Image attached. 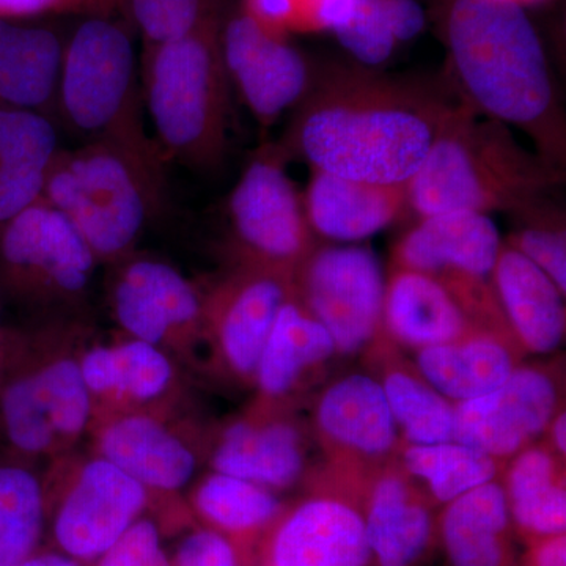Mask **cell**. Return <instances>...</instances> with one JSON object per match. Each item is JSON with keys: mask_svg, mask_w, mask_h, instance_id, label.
Masks as SVG:
<instances>
[{"mask_svg": "<svg viewBox=\"0 0 566 566\" xmlns=\"http://www.w3.org/2000/svg\"><path fill=\"white\" fill-rule=\"evenodd\" d=\"M282 150L316 172L376 185H408L427 158L450 104L364 70L312 81Z\"/></svg>", "mask_w": 566, "mask_h": 566, "instance_id": "1", "label": "cell"}, {"mask_svg": "<svg viewBox=\"0 0 566 566\" xmlns=\"http://www.w3.org/2000/svg\"><path fill=\"white\" fill-rule=\"evenodd\" d=\"M446 35L468 106L523 129L536 153L560 167L564 120L542 41L523 7L510 0H450Z\"/></svg>", "mask_w": 566, "mask_h": 566, "instance_id": "2", "label": "cell"}, {"mask_svg": "<svg viewBox=\"0 0 566 566\" xmlns=\"http://www.w3.org/2000/svg\"><path fill=\"white\" fill-rule=\"evenodd\" d=\"M560 182V167L524 150L502 123L480 120L468 104L450 106L422 166L406 185L420 216L526 212Z\"/></svg>", "mask_w": 566, "mask_h": 566, "instance_id": "3", "label": "cell"}, {"mask_svg": "<svg viewBox=\"0 0 566 566\" xmlns=\"http://www.w3.org/2000/svg\"><path fill=\"white\" fill-rule=\"evenodd\" d=\"M163 153L109 140L55 153L41 199L74 227L98 262H122L158 214L166 193Z\"/></svg>", "mask_w": 566, "mask_h": 566, "instance_id": "4", "label": "cell"}, {"mask_svg": "<svg viewBox=\"0 0 566 566\" xmlns=\"http://www.w3.org/2000/svg\"><path fill=\"white\" fill-rule=\"evenodd\" d=\"M221 10L178 39L150 44L144 93L164 156L192 169L221 163L230 118Z\"/></svg>", "mask_w": 566, "mask_h": 566, "instance_id": "5", "label": "cell"}, {"mask_svg": "<svg viewBox=\"0 0 566 566\" xmlns=\"http://www.w3.org/2000/svg\"><path fill=\"white\" fill-rule=\"evenodd\" d=\"M55 114L87 142L109 140L163 153L142 120L132 39L106 18L85 21L66 44Z\"/></svg>", "mask_w": 566, "mask_h": 566, "instance_id": "6", "label": "cell"}, {"mask_svg": "<svg viewBox=\"0 0 566 566\" xmlns=\"http://www.w3.org/2000/svg\"><path fill=\"white\" fill-rule=\"evenodd\" d=\"M93 409L80 357L40 356L14 331L0 374V438L10 455L29 461L62 452L84 433Z\"/></svg>", "mask_w": 566, "mask_h": 566, "instance_id": "7", "label": "cell"}, {"mask_svg": "<svg viewBox=\"0 0 566 566\" xmlns=\"http://www.w3.org/2000/svg\"><path fill=\"white\" fill-rule=\"evenodd\" d=\"M96 262L81 234L43 199L0 229V294L13 303H77Z\"/></svg>", "mask_w": 566, "mask_h": 566, "instance_id": "8", "label": "cell"}, {"mask_svg": "<svg viewBox=\"0 0 566 566\" xmlns=\"http://www.w3.org/2000/svg\"><path fill=\"white\" fill-rule=\"evenodd\" d=\"M285 161L281 147L256 153L234 186L229 214L249 263L294 277L311 255L312 229Z\"/></svg>", "mask_w": 566, "mask_h": 566, "instance_id": "9", "label": "cell"}, {"mask_svg": "<svg viewBox=\"0 0 566 566\" xmlns=\"http://www.w3.org/2000/svg\"><path fill=\"white\" fill-rule=\"evenodd\" d=\"M296 274L300 303L329 333L337 352H357L374 338L386 296L385 274L374 252L319 249L311 252Z\"/></svg>", "mask_w": 566, "mask_h": 566, "instance_id": "10", "label": "cell"}, {"mask_svg": "<svg viewBox=\"0 0 566 566\" xmlns=\"http://www.w3.org/2000/svg\"><path fill=\"white\" fill-rule=\"evenodd\" d=\"M147 488L102 457L81 465L63 494L54 520V536L74 560L99 558L140 520Z\"/></svg>", "mask_w": 566, "mask_h": 566, "instance_id": "11", "label": "cell"}, {"mask_svg": "<svg viewBox=\"0 0 566 566\" xmlns=\"http://www.w3.org/2000/svg\"><path fill=\"white\" fill-rule=\"evenodd\" d=\"M502 240L490 216L453 211L428 216L397 248L398 268L439 279L460 304L479 301L480 286L493 274Z\"/></svg>", "mask_w": 566, "mask_h": 566, "instance_id": "12", "label": "cell"}, {"mask_svg": "<svg viewBox=\"0 0 566 566\" xmlns=\"http://www.w3.org/2000/svg\"><path fill=\"white\" fill-rule=\"evenodd\" d=\"M221 44L230 82L263 126L273 125L311 88L314 77L303 54L243 11L222 24Z\"/></svg>", "mask_w": 566, "mask_h": 566, "instance_id": "13", "label": "cell"}, {"mask_svg": "<svg viewBox=\"0 0 566 566\" xmlns=\"http://www.w3.org/2000/svg\"><path fill=\"white\" fill-rule=\"evenodd\" d=\"M123 262L112 285V308L128 337L166 349L199 333L203 301L180 271L148 256Z\"/></svg>", "mask_w": 566, "mask_h": 566, "instance_id": "14", "label": "cell"}, {"mask_svg": "<svg viewBox=\"0 0 566 566\" xmlns=\"http://www.w3.org/2000/svg\"><path fill=\"white\" fill-rule=\"evenodd\" d=\"M557 390L549 376L515 368L493 392L455 406L453 441L493 458L515 455L553 419Z\"/></svg>", "mask_w": 566, "mask_h": 566, "instance_id": "15", "label": "cell"}, {"mask_svg": "<svg viewBox=\"0 0 566 566\" xmlns=\"http://www.w3.org/2000/svg\"><path fill=\"white\" fill-rule=\"evenodd\" d=\"M293 279L248 262L210 301H203V322L214 331L227 363L238 374H255L275 316L294 292Z\"/></svg>", "mask_w": 566, "mask_h": 566, "instance_id": "16", "label": "cell"}, {"mask_svg": "<svg viewBox=\"0 0 566 566\" xmlns=\"http://www.w3.org/2000/svg\"><path fill=\"white\" fill-rule=\"evenodd\" d=\"M364 516L337 499H312L283 520L270 566H368Z\"/></svg>", "mask_w": 566, "mask_h": 566, "instance_id": "17", "label": "cell"}, {"mask_svg": "<svg viewBox=\"0 0 566 566\" xmlns=\"http://www.w3.org/2000/svg\"><path fill=\"white\" fill-rule=\"evenodd\" d=\"M98 457L117 465L148 491L181 490L196 472V455L156 417L117 415L103 424Z\"/></svg>", "mask_w": 566, "mask_h": 566, "instance_id": "18", "label": "cell"}, {"mask_svg": "<svg viewBox=\"0 0 566 566\" xmlns=\"http://www.w3.org/2000/svg\"><path fill=\"white\" fill-rule=\"evenodd\" d=\"M406 207V185H376L316 170L304 197L311 229L337 241H359L381 232Z\"/></svg>", "mask_w": 566, "mask_h": 566, "instance_id": "19", "label": "cell"}, {"mask_svg": "<svg viewBox=\"0 0 566 566\" xmlns=\"http://www.w3.org/2000/svg\"><path fill=\"white\" fill-rule=\"evenodd\" d=\"M495 301L531 352H554L564 340V293L523 253L502 245L494 264Z\"/></svg>", "mask_w": 566, "mask_h": 566, "instance_id": "20", "label": "cell"}, {"mask_svg": "<svg viewBox=\"0 0 566 566\" xmlns=\"http://www.w3.org/2000/svg\"><path fill=\"white\" fill-rule=\"evenodd\" d=\"M63 51L54 32L0 18V106L36 112L51 120Z\"/></svg>", "mask_w": 566, "mask_h": 566, "instance_id": "21", "label": "cell"}, {"mask_svg": "<svg viewBox=\"0 0 566 566\" xmlns=\"http://www.w3.org/2000/svg\"><path fill=\"white\" fill-rule=\"evenodd\" d=\"M382 323L395 338L420 349L461 340L468 329L465 311L444 283L406 268L386 285Z\"/></svg>", "mask_w": 566, "mask_h": 566, "instance_id": "22", "label": "cell"}, {"mask_svg": "<svg viewBox=\"0 0 566 566\" xmlns=\"http://www.w3.org/2000/svg\"><path fill=\"white\" fill-rule=\"evenodd\" d=\"M80 365L93 403L104 401L117 408L151 403L174 381V365L164 349L132 337L93 346L82 354Z\"/></svg>", "mask_w": 566, "mask_h": 566, "instance_id": "23", "label": "cell"}, {"mask_svg": "<svg viewBox=\"0 0 566 566\" xmlns=\"http://www.w3.org/2000/svg\"><path fill=\"white\" fill-rule=\"evenodd\" d=\"M510 520L505 490L495 482L449 502L441 536L450 566H506Z\"/></svg>", "mask_w": 566, "mask_h": 566, "instance_id": "24", "label": "cell"}, {"mask_svg": "<svg viewBox=\"0 0 566 566\" xmlns=\"http://www.w3.org/2000/svg\"><path fill=\"white\" fill-rule=\"evenodd\" d=\"M316 419L327 438L365 455L389 452L397 436L382 385L365 375L348 376L331 386Z\"/></svg>", "mask_w": 566, "mask_h": 566, "instance_id": "25", "label": "cell"}, {"mask_svg": "<svg viewBox=\"0 0 566 566\" xmlns=\"http://www.w3.org/2000/svg\"><path fill=\"white\" fill-rule=\"evenodd\" d=\"M212 465L216 472L268 490L293 485L303 471L300 436L286 423L233 424L222 436Z\"/></svg>", "mask_w": 566, "mask_h": 566, "instance_id": "26", "label": "cell"}, {"mask_svg": "<svg viewBox=\"0 0 566 566\" xmlns=\"http://www.w3.org/2000/svg\"><path fill=\"white\" fill-rule=\"evenodd\" d=\"M417 364L424 381L457 403L493 392L515 370L509 349L491 337L427 346Z\"/></svg>", "mask_w": 566, "mask_h": 566, "instance_id": "27", "label": "cell"}, {"mask_svg": "<svg viewBox=\"0 0 566 566\" xmlns=\"http://www.w3.org/2000/svg\"><path fill=\"white\" fill-rule=\"evenodd\" d=\"M335 352L333 337L305 311L293 292L275 316L253 375L268 397H281L307 368L324 363Z\"/></svg>", "mask_w": 566, "mask_h": 566, "instance_id": "28", "label": "cell"}, {"mask_svg": "<svg viewBox=\"0 0 566 566\" xmlns=\"http://www.w3.org/2000/svg\"><path fill=\"white\" fill-rule=\"evenodd\" d=\"M371 558L378 566H412L431 538V516L400 476L376 483L364 516Z\"/></svg>", "mask_w": 566, "mask_h": 566, "instance_id": "29", "label": "cell"}, {"mask_svg": "<svg viewBox=\"0 0 566 566\" xmlns=\"http://www.w3.org/2000/svg\"><path fill=\"white\" fill-rule=\"evenodd\" d=\"M46 521V491L28 460L0 458V566L39 553Z\"/></svg>", "mask_w": 566, "mask_h": 566, "instance_id": "30", "label": "cell"}, {"mask_svg": "<svg viewBox=\"0 0 566 566\" xmlns=\"http://www.w3.org/2000/svg\"><path fill=\"white\" fill-rule=\"evenodd\" d=\"M510 516L528 534L565 535L566 493L553 457L542 449L521 453L506 479Z\"/></svg>", "mask_w": 566, "mask_h": 566, "instance_id": "31", "label": "cell"}, {"mask_svg": "<svg viewBox=\"0 0 566 566\" xmlns=\"http://www.w3.org/2000/svg\"><path fill=\"white\" fill-rule=\"evenodd\" d=\"M424 14L416 0H354L334 33L356 61L374 66L422 32Z\"/></svg>", "mask_w": 566, "mask_h": 566, "instance_id": "32", "label": "cell"}, {"mask_svg": "<svg viewBox=\"0 0 566 566\" xmlns=\"http://www.w3.org/2000/svg\"><path fill=\"white\" fill-rule=\"evenodd\" d=\"M405 464L412 475L424 480L434 497L444 504L494 482L497 474L495 458L457 441L411 444L406 449Z\"/></svg>", "mask_w": 566, "mask_h": 566, "instance_id": "33", "label": "cell"}, {"mask_svg": "<svg viewBox=\"0 0 566 566\" xmlns=\"http://www.w3.org/2000/svg\"><path fill=\"white\" fill-rule=\"evenodd\" d=\"M382 389L395 423L403 430L411 444L453 441L455 406L427 381L403 371H394L387 376Z\"/></svg>", "mask_w": 566, "mask_h": 566, "instance_id": "34", "label": "cell"}, {"mask_svg": "<svg viewBox=\"0 0 566 566\" xmlns=\"http://www.w3.org/2000/svg\"><path fill=\"white\" fill-rule=\"evenodd\" d=\"M196 506L210 523L229 532L262 527L281 509L268 488L221 472L203 480L196 493Z\"/></svg>", "mask_w": 566, "mask_h": 566, "instance_id": "35", "label": "cell"}, {"mask_svg": "<svg viewBox=\"0 0 566 566\" xmlns=\"http://www.w3.org/2000/svg\"><path fill=\"white\" fill-rule=\"evenodd\" d=\"M59 151L54 123L36 112L0 106V175L48 170Z\"/></svg>", "mask_w": 566, "mask_h": 566, "instance_id": "36", "label": "cell"}, {"mask_svg": "<svg viewBox=\"0 0 566 566\" xmlns=\"http://www.w3.org/2000/svg\"><path fill=\"white\" fill-rule=\"evenodd\" d=\"M128 7L150 46L191 32L221 10V0H128Z\"/></svg>", "mask_w": 566, "mask_h": 566, "instance_id": "37", "label": "cell"}, {"mask_svg": "<svg viewBox=\"0 0 566 566\" xmlns=\"http://www.w3.org/2000/svg\"><path fill=\"white\" fill-rule=\"evenodd\" d=\"M512 248L523 253L551 279L562 293L566 290V240L565 229L532 222L512 238Z\"/></svg>", "mask_w": 566, "mask_h": 566, "instance_id": "38", "label": "cell"}, {"mask_svg": "<svg viewBox=\"0 0 566 566\" xmlns=\"http://www.w3.org/2000/svg\"><path fill=\"white\" fill-rule=\"evenodd\" d=\"M98 566H172L164 553L158 527L148 520H137L99 557Z\"/></svg>", "mask_w": 566, "mask_h": 566, "instance_id": "39", "label": "cell"}, {"mask_svg": "<svg viewBox=\"0 0 566 566\" xmlns=\"http://www.w3.org/2000/svg\"><path fill=\"white\" fill-rule=\"evenodd\" d=\"M128 7V0H0L2 20H25L48 14H76V17L106 18Z\"/></svg>", "mask_w": 566, "mask_h": 566, "instance_id": "40", "label": "cell"}, {"mask_svg": "<svg viewBox=\"0 0 566 566\" xmlns=\"http://www.w3.org/2000/svg\"><path fill=\"white\" fill-rule=\"evenodd\" d=\"M175 566H240L229 539L212 531L189 535L178 547Z\"/></svg>", "mask_w": 566, "mask_h": 566, "instance_id": "41", "label": "cell"}, {"mask_svg": "<svg viewBox=\"0 0 566 566\" xmlns=\"http://www.w3.org/2000/svg\"><path fill=\"white\" fill-rule=\"evenodd\" d=\"M354 0H301L296 32L335 31L348 18Z\"/></svg>", "mask_w": 566, "mask_h": 566, "instance_id": "42", "label": "cell"}, {"mask_svg": "<svg viewBox=\"0 0 566 566\" xmlns=\"http://www.w3.org/2000/svg\"><path fill=\"white\" fill-rule=\"evenodd\" d=\"M301 0H243V13L268 31L285 35L296 32Z\"/></svg>", "mask_w": 566, "mask_h": 566, "instance_id": "43", "label": "cell"}, {"mask_svg": "<svg viewBox=\"0 0 566 566\" xmlns=\"http://www.w3.org/2000/svg\"><path fill=\"white\" fill-rule=\"evenodd\" d=\"M532 566H566L565 535L549 536L539 543Z\"/></svg>", "mask_w": 566, "mask_h": 566, "instance_id": "44", "label": "cell"}, {"mask_svg": "<svg viewBox=\"0 0 566 566\" xmlns=\"http://www.w3.org/2000/svg\"><path fill=\"white\" fill-rule=\"evenodd\" d=\"M10 566H80L77 560L65 556V554H33V556L24 558Z\"/></svg>", "mask_w": 566, "mask_h": 566, "instance_id": "45", "label": "cell"}, {"mask_svg": "<svg viewBox=\"0 0 566 566\" xmlns=\"http://www.w3.org/2000/svg\"><path fill=\"white\" fill-rule=\"evenodd\" d=\"M553 438L554 442H556V447L558 452L564 455L566 452V417L564 412L556 417L553 423Z\"/></svg>", "mask_w": 566, "mask_h": 566, "instance_id": "46", "label": "cell"}, {"mask_svg": "<svg viewBox=\"0 0 566 566\" xmlns=\"http://www.w3.org/2000/svg\"><path fill=\"white\" fill-rule=\"evenodd\" d=\"M14 331L7 329L0 323V374H2L3 364H6L7 354H9L11 340H13Z\"/></svg>", "mask_w": 566, "mask_h": 566, "instance_id": "47", "label": "cell"}, {"mask_svg": "<svg viewBox=\"0 0 566 566\" xmlns=\"http://www.w3.org/2000/svg\"><path fill=\"white\" fill-rule=\"evenodd\" d=\"M510 2L516 3V6L524 7L531 6V3L543 2V0H510Z\"/></svg>", "mask_w": 566, "mask_h": 566, "instance_id": "48", "label": "cell"}]
</instances>
